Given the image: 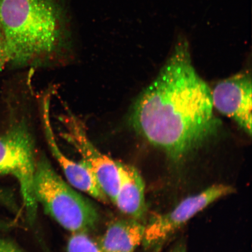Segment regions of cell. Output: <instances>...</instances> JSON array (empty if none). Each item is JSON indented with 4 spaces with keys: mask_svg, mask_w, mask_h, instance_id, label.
Segmentation results:
<instances>
[{
    "mask_svg": "<svg viewBox=\"0 0 252 252\" xmlns=\"http://www.w3.org/2000/svg\"><path fill=\"white\" fill-rule=\"evenodd\" d=\"M213 109L212 90L195 70L189 42L182 36L155 80L135 100L129 122L178 162L215 134L220 122Z\"/></svg>",
    "mask_w": 252,
    "mask_h": 252,
    "instance_id": "6da1fadb",
    "label": "cell"
},
{
    "mask_svg": "<svg viewBox=\"0 0 252 252\" xmlns=\"http://www.w3.org/2000/svg\"><path fill=\"white\" fill-rule=\"evenodd\" d=\"M33 191L37 204L72 234H88L98 224L99 213L93 203L65 182L44 157L36 161Z\"/></svg>",
    "mask_w": 252,
    "mask_h": 252,
    "instance_id": "3957f363",
    "label": "cell"
},
{
    "mask_svg": "<svg viewBox=\"0 0 252 252\" xmlns=\"http://www.w3.org/2000/svg\"><path fill=\"white\" fill-rule=\"evenodd\" d=\"M7 62H9L7 50H6L4 37L0 30V71L2 70Z\"/></svg>",
    "mask_w": 252,
    "mask_h": 252,
    "instance_id": "4fadbf2b",
    "label": "cell"
},
{
    "mask_svg": "<svg viewBox=\"0 0 252 252\" xmlns=\"http://www.w3.org/2000/svg\"><path fill=\"white\" fill-rule=\"evenodd\" d=\"M51 97L49 93L44 94L40 102L41 118L44 134L50 151L62 169L68 184L78 191L105 203L109 199L100 188L91 169L83 160L76 162L68 158L60 149L56 141L50 118Z\"/></svg>",
    "mask_w": 252,
    "mask_h": 252,
    "instance_id": "52a82bcc",
    "label": "cell"
},
{
    "mask_svg": "<svg viewBox=\"0 0 252 252\" xmlns=\"http://www.w3.org/2000/svg\"><path fill=\"white\" fill-rule=\"evenodd\" d=\"M234 192L231 186L219 184L185 198L171 211L154 216L149 220L145 225L142 244L149 250L158 248L198 213Z\"/></svg>",
    "mask_w": 252,
    "mask_h": 252,
    "instance_id": "8992f818",
    "label": "cell"
},
{
    "mask_svg": "<svg viewBox=\"0 0 252 252\" xmlns=\"http://www.w3.org/2000/svg\"><path fill=\"white\" fill-rule=\"evenodd\" d=\"M59 121L62 126L61 136L80 154L82 160L92 171L103 193L113 202L119 187L121 162L94 146L83 121L68 108L59 116Z\"/></svg>",
    "mask_w": 252,
    "mask_h": 252,
    "instance_id": "5b68a950",
    "label": "cell"
},
{
    "mask_svg": "<svg viewBox=\"0 0 252 252\" xmlns=\"http://www.w3.org/2000/svg\"><path fill=\"white\" fill-rule=\"evenodd\" d=\"M67 252H105L86 233L72 234L67 245Z\"/></svg>",
    "mask_w": 252,
    "mask_h": 252,
    "instance_id": "8fae6325",
    "label": "cell"
},
{
    "mask_svg": "<svg viewBox=\"0 0 252 252\" xmlns=\"http://www.w3.org/2000/svg\"><path fill=\"white\" fill-rule=\"evenodd\" d=\"M170 252H187L185 246L184 244H179Z\"/></svg>",
    "mask_w": 252,
    "mask_h": 252,
    "instance_id": "5bb4252c",
    "label": "cell"
},
{
    "mask_svg": "<svg viewBox=\"0 0 252 252\" xmlns=\"http://www.w3.org/2000/svg\"><path fill=\"white\" fill-rule=\"evenodd\" d=\"M59 0H0V30L8 61L23 65L54 52L64 35Z\"/></svg>",
    "mask_w": 252,
    "mask_h": 252,
    "instance_id": "7a4b0ae2",
    "label": "cell"
},
{
    "mask_svg": "<svg viewBox=\"0 0 252 252\" xmlns=\"http://www.w3.org/2000/svg\"><path fill=\"white\" fill-rule=\"evenodd\" d=\"M36 161L33 138L24 124L0 135V175H10L17 181L31 222L35 220L37 212L33 191Z\"/></svg>",
    "mask_w": 252,
    "mask_h": 252,
    "instance_id": "277c9868",
    "label": "cell"
},
{
    "mask_svg": "<svg viewBox=\"0 0 252 252\" xmlns=\"http://www.w3.org/2000/svg\"><path fill=\"white\" fill-rule=\"evenodd\" d=\"M0 252H27L14 241L0 236Z\"/></svg>",
    "mask_w": 252,
    "mask_h": 252,
    "instance_id": "7c38bea8",
    "label": "cell"
},
{
    "mask_svg": "<svg viewBox=\"0 0 252 252\" xmlns=\"http://www.w3.org/2000/svg\"><path fill=\"white\" fill-rule=\"evenodd\" d=\"M145 225L133 219L110 223L97 242L105 252H134L143 241Z\"/></svg>",
    "mask_w": 252,
    "mask_h": 252,
    "instance_id": "30bf717a",
    "label": "cell"
},
{
    "mask_svg": "<svg viewBox=\"0 0 252 252\" xmlns=\"http://www.w3.org/2000/svg\"><path fill=\"white\" fill-rule=\"evenodd\" d=\"M119 185L113 203L130 218L140 220L146 212L145 185L135 167L121 162Z\"/></svg>",
    "mask_w": 252,
    "mask_h": 252,
    "instance_id": "9c48e42d",
    "label": "cell"
},
{
    "mask_svg": "<svg viewBox=\"0 0 252 252\" xmlns=\"http://www.w3.org/2000/svg\"><path fill=\"white\" fill-rule=\"evenodd\" d=\"M252 78L242 72L220 81L212 90L214 108L252 135Z\"/></svg>",
    "mask_w": 252,
    "mask_h": 252,
    "instance_id": "ba28073f",
    "label": "cell"
}]
</instances>
